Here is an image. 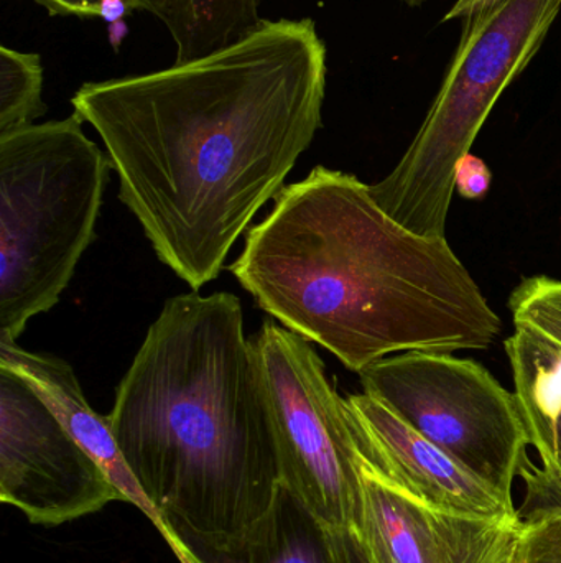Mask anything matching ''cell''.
I'll return each instance as SVG.
<instances>
[{"mask_svg":"<svg viewBox=\"0 0 561 563\" xmlns=\"http://www.w3.org/2000/svg\"><path fill=\"white\" fill-rule=\"evenodd\" d=\"M326 58L312 19H263L210 55L72 96L104 142L122 203L191 290L217 279L322 129Z\"/></svg>","mask_w":561,"mask_h":563,"instance_id":"6da1fadb","label":"cell"},{"mask_svg":"<svg viewBox=\"0 0 561 563\" xmlns=\"http://www.w3.org/2000/svg\"><path fill=\"white\" fill-rule=\"evenodd\" d=\"M273 200L229 271L348 369L407 351H483L500 336V314L447 238L402 227L355 175L315 167Z\"/></svg>","mask_w":561,"mask_h":563,"instance_id":"7a4b0ae2","label":"cell"},{"mask_svg":"<svg viewBox=\"0 0 561 563\" xmlns=\"http://www.w3.org/2000/svg\"><path fill=\"white\" fill-rule=\"evenodd\" d=\"M112 435L168 528L226 542L282 485L266 383L240 300L165 301L115 390Z\"/></svg>","mask_w":561,"mask_h":563,"instance_id":"3957f363","label":"cell"},{"mask_svg":"<svg viewBox=\"0 0 561 563\" xmlns=\"http://www.w3.org/2000/svg\"><path fill=\"white\" fill-rule=\"evenodd\" d=\"M82 122L0 135V343L58 303L94 241L112 165Z\"/></svg>","mask_w":561,"mask_h":563,"instance_id":"277c9868","label":"cell"},{"mask_svg":"<svg viewBox=\"0 0 561 563\" xmlns=\"http://www.w3.org/2000/svg\"><path fill=\"white\" fill-rule=\"evenodd\" d=\"M561 0H458L444 22L461 20V38L440 91L397 167L372 198L395 221L445 240L455 172L470 154L507 86L542 48Z\"/></svg>","mask_w":561,"mask_h":563,"instance_id":"5b68a950","label":"cell"},{"mask_svg":"<svg viewBox=\"0 0 561 563\" xmlns=\"http://www.w3.org/2000/svg\"><path fill=\"white\" fill-rule=\"evenodd\" d=\"M266 383L282 485L328 529L364 532L361 449L345 397L308 340L267 320L253 340Z\"/></svg>","mask_w":561,"mask_h":563,"instance_id":"8992f818","label":"cell"},{"mask_svg":"<svg viewBox=\"0 0 561 563\" xmlns=\"http://www.w3.org/2000/svg\"><path fill=\"white\" fill-rule=\"evenodd\" d=\"M362 393L514 501L530 440L516 394L483 364L455 353L407 351L366 367Z\"/></svg>","mask_w":561,"mask_h":563,"instance_id":"52a82bcc","label":"cell"},{"mask_svg":"<svg viewBox=\"0 0 561 563\" xmlns=\"http://www.w3.org/2000/svg\"><path fill=\"white\" fill-rule=\"evenodd\" d=\"M0 501L32 525L59 526L124 501L38 394L0 366Z\"/></svg>","mask_w":561,"mask_h":563,"instance_id":"ba28073f","label":"cell"},{"mask_svg":"<svg viewBox=\"0 0 561 563\" xmlns=\"http://www.w3.org/2000/svg\"><path fill=\"white\" fill-rule=\"evenodd\" d=\"M366 459L435 508L480 518H516L514 501L464 468L369 394L346 397Z\"/></svg>","mask_w":561,"mask_h":563,"instance_id":"9c48e42d","label":"cell"},{"mask_svg":"<svg viewBox=\"0 0 561 563\" xmlns=\"http://www.w3.org/2000/svg\"><path fill=\"white\" fill-rule=\"evenodd\" d=\"M514 394L540 462L561 468V279H523L509 297Z\"/></svg>","mask_w":561,"mask_h":563,"instance_id":"30bf717a","label":"cell"},{"mask_svg":"<svg viewBox=\"0 0 561 563\" xmlns=\"http://www.w3.org/2000/svg\"><path fill=\"white\" fill-rule=\"evenodd\" d=\"M0 366L19 374L38 394L76 442L101 466L112 485L124 496V501L137 506L165 538L168 529L164 518L128 468L112 435L108 417L99 416L89 406L71 366L49 354L30 353L16 343H0Z\"/></svg>","mask_w":561,"mask_h":563,"instance_id":"8fae6325","label":"cell"},{"mask_svg":"<svg viewBox=\"0 0 561 563\" xmlns=\"http://www.w3.org/2000/svg\"><path fill=\"white\" fill-rule=\"evenodd\" d=\"M165 539L181 563H338L328 528L285 485L269 511L237 538L207 542L168 528Z\"/></svg>","mask_w":561,"mask_h":563,"instance_id":"7c38bea8","label":"cell"},{"mask_svg":"<svg viewBox=\"0 0 561 563\" xmlns=\"http://www.w3.org/2000/svg\"><path fill=\"white\" fill-rule=\"evenodd\" d=\"M359 472L366 509L362 536L378 541L392 563H440L422 499L385 476L362 452Z\"/></svg>","mask_w":561,"mask_h":563,"instance_id":"4fadbf2b","label":"cell"},{"mask_svg":"<svg viewBox=\"0 0 561 563\" xmlns=\"http://www.w3.org/2000/svg\"><path fill=\"white\" fill-rule=\"evenodd\" d=\"M424 503L440 563H507L519 528L516 518L458 515Z\"/></svg>","mask_w":561,"mask_h":563,"instance_id":"5bb4252c","label":"cell"},{"mask_svg":"<svg viewBox=\"0 0 561 563\" xmlns=\"http://www.w3.org/2000/svg\"><path fill=\"white\" fill-rule=\"evenodd\" d=\"M38 53L0 46V135L35 124L46 112Z\"/></svg>","mask_w":561,"mask_h":563,"instance_id":"9a60e30c","label":"cell"},{"mask_svg":"<svg viewBox=\"0 0 561 563\" xmlns=\"http://www.w3.org/2000/svg\"><path fill=\"white\" fill-rule=\"evenodd\" d=\"M260 5L262 0H190V43L183 62L210 55L253 32L263 20Z\"/></svg>","mask_w":561,"mask_h":563,"instance_id":"2e32d148","label":"cell"},{"mask_svg":"<svg viewBox=\"0 0 561 563\" xmlns=\"http://www.w3.org/2000/svg\"><path fill=\"white\" fill-rule=\"evenodd\" d=\"M519 528L507 563H561V512L523 503Z\"/></svg>","mask_w":561,"mask_h":563,"instance_id":"e0dca14e","label":"cell"},{"mask_svg":"<svg viewBox=\"0 0 561 563\" xmlns=\"http://www.w3.org/2000/svg\"><path fill=\"white\" fill-rule=\"evenodd\" d=\"M128 12L144 10L167 26L177 46V59L183 62L190 43V0H124Z\"/></svg>","mask_w":561,"mask_h":563,"instance_id":"ac0fdd59","label":"cell"},{"mask_svg":"<svg viewBox=\"0 0 561 563\" xmlns=\"http://www.w3.org/2000/svg\"><path fill=\"white\" fill-rule=\"evenodd\" d=\"M526 485L524 501L532 505L546 506L561 512V468L550 462H540V465L530 462L524 463L519 473Z\"/></svg>","mask_w":561,"mask_h":563,"instance_id":"d6986e66","label":"cell"},{"mask_svg":"<svg viewBox=\"0 0 561 563\" xmlns=\"http://www.w3.org/2000/svg\"><path fill=\"white\" fill-rule=\"evenodd\" d=\"M338 563H392L378 541L355 529H328Z\"/></svg>","mask_w":561,"mask_h":563,"instance_id":"ffe728a7","label":"cell"},{"mask_svg":"<svg viewBox=\"0 0 561 563\" xmlns=\"http://www.w3.org/2000/svg\"><path fill=\"white\" fill-rule=\"evenodd\" d=\"M493 175L481 158L468 154L461 158L455 172V190L464 200H481L491 188Z\"/></svg>","mask_w":561,"mask_h":563,"instance_id":"44dd1931","label":"cell"},{"mask_svg":"<svg viewBox=\"0 0 561 563\" xmlns=\"http://www.w3.org/2000/svg\"><path fill=\"white\" fill-rule=\"evenodd\" d=\"M52 16H78L96 19L102 15L104 0H33Z\"/></svg>","mask_w":561,"mask_h":563,"instance_id":"7402d4cb","label":"cell"},{"mask_svg":"<svg viewBox=\"0 0 561 563\" xmlns=\"http://www.w3.org/2000/svg\"><path fill=\"white\" fill-rule=\"evenodd\" d=\"M401 2L408 7H420L422 3L428 2V0H401Z\"/></svg>","mask_w":561,"mask_h":563,"instance_id":"603a6c76","label":"cell"}]
</instances>
